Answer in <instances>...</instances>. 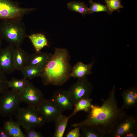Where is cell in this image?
<instances>
[{
  "mask_svg": "<svg viewBox=\"0 0 137 137\" xmlns=\"http://www.w3.org/2000/svg\"><path fill=\"white\" fill-rule=\"evenodd\" d=\"M101 106L92 104L87 118L84 121L72 124L71 126L90 128L101 136L112 135L118 124L127 116L118 107L113 85L107 98L102 99Z\"/></svg>",
  "mask_w": 137,
  "mask_h": 137,
  "instance_id": "cell-1",
  "label": "cell"
},
{
  "mask_svg": "<svg viewBox=\"0 0 137 137\" xmlns=\"http://www.w3.org/2000/svg\"><path fill=\"white\" fill-rule=\"evenodd\" d=\"M70 58L66 49L55 48L54 53L51 54L40 76L45 85L61 86L68 80L70 78L72 68Z\"/></svg>",
  "mask_w": 137,
  "mask_h": 137,
  "instance_id": "cell-2",
  "label": "cell"
},
{
  "mask_svg": "<svg viewBox=\"0 0 137 137\" xmlns=\"http://www.w3.org/2000/svg\"><path fill=\"white\" fill-rule=\"evenodd\" d=\"M25 25L21 20H2L0 37L14 47L21 46L26 37Z\"/></svg>",
  "mask_w": 137,
  "mask_h": 137,
  "instance_id": "cell-3",
  "label": "cell"
},
{
  "mask_svg": "<svg viewBox=\"0 0 137 137\" xmlns=\"http://www.w3.org/2000/svg\"><path fill=\"white\" fill-rule=\"evenodd\" d=\"M15 115L17 122L25 129L42 127L45 122L36 108H19Z\"/></svg>",
  "mask_w": 137,
  "mask_h": 137,
  "instance_id": "cell-4",
  "label": "cell"
},
{
  "mask_svg": "<svg viewBox=\"0 0 137 137\" xmlns=\"http://www.w3.org/2000/svg\"><path fill=\"white\" fill-rule=\"evenodd\" d=\"M36 10L21 7L19 3L11 0H0V19L22 20L24 16Z\"/></svg>",
  "mask_w": 137,
  "mask_h": 137,
  "instance_id": "cell-5",
  "label": "cell"
},
{
  "mask_svg": "<svg viewBox=\"0 0 137 137\" xmlns=\"http://www.w3.org/2000/svg\"><path fill=\"white\" fill-rule=\"evenodd\" d=\"M21 102L19 92L7 90L0 96V115L11 117L15 115Z\"/></svg>",
  "mask_w": 137,
  "mask_h": 137,
  "instance_id": "cell-6",
  "label": "cell"
},
{
  "mask_svg": "<svg viewBox=\"0 0 137 137\" xmlns=\"http://www.w3.org/2000/svg\"><path fill=\"white\" fill-rule=\"evenodd\" d=\"M93 86L87 76L78 79L67 90L74 106L79 100L89 98Z\"/></svg>",
  "mask_w": 137,
  "mask_h": 137,
  "instance_id": "cell-7",
  "label": "cell"
},
{
  "mask_svg": "<svg viewBox=\"0 0 137 137\" xmlns=\"http://www.w3.org/2000/svg\"><path fill=\"white\" fill-rule=\"evenodd\" d=\"M19 94L22 102L35 108L44 98L42 92L30 82Z\"/></svg>",
  "mask_w": 137,
  "mask_h": 137,
  "instance_id": "cell-8",
  "label": "cell"
},
{
  "mask_svg": "<svg viewBox=\"0 0 137 137\" xmlns=\"http://www.w3.org/2000/svg\"><path fill=\"white\" fill-rule=\"evenodd\" d=\"M36 108L45 122H54L62 113L50 99L44 98Z\"/></svg>",
  "mask_w": 137,
  "mask_h": 137,
  "instance_id": "cell-9",
  "label": "cell"
},
{
  "mask_svg": "<svg viewBox=\"0 0 137 137\" xmlns=\"http://www.w3.org/2000/svg\"><path fill=\"white\" fill-rule=\"evenodd\" d=\"M50 99L62 112L71 110L74 107L67 90H58L54 92Z\"/></svg>",
  "mask_w": 137,
  "mask_h": 137,
  "instance_id": "cell-10",
  "label": "cell"
},
{
  "mask_svg": "<svg viewBox=\"0 0 137 137\" xmlns=\"http://www.w3.org/2000/svg\"><path fill=\"white\" fill-rule=\"evenodd\" d=\"M9 45L0 49V71L4 74H11L15 70L12 63V56L14 48Z\"/></svg>",
  "mask_w": 137,
  "mask_h": 137,
  "instance_id": "cell-11",
  "label": "cell"
},
{
  "mask_svg": "<svg viewBox=\"0 0 137 137\" xmlns=\"http://www.w3.org/2000/svg\"><path fill=\"white\" fill-rule=\"evenodd\" d=\"M136 123L134 118L127 116L115 128L112 134V136L115 137L124 136L136 128Z\"/></svg>",
  "mask_w": 137,
  "mask_h": 137,
  "instance_id": "cell-12",
  "label": "cell"
},
{
  "mask_svg": "<svg viewBox=\"0 0 137 137\" xmlns=\"http://www.w3.org/2000/svg\"><path fill=\"white\" fill-rule=\"evenodd\" d=\"M29 55L21 46L15 47L12 56V63L15 70L21 71L27 66Z\"/></svg>",
  "mask_w": 137,
  "mask_h": 137,
  "instance_id": "cell-13",
  "label": "cell"
},
{
  "mask_svg": "<svg viewBox=\"0 0 137 137\" xmlns=\"http://www.w3.org/2000/svg\"><path fill=\"white\" fill-rule=\"evenodd\" d=\"M51 54L41 52L29 55L27 66H31L43 70Z\"/></svg>",
  "mask_w": 137,
  "mask_h": 137,
  "instance_id": "cell-14",
  "label": "cell"
},
{
  "mask_svg": "<svg viewBox=\"0 0 137 137\" xmlns=\"http://www.w3.org/2000/svg\"><path fill=\"white\" fill-rule=\"evenodd\" d=\"M94 61L87 64L81 62H77L73 67L70 76V77L81 78L92 73L91 70Z\"/></svg>",
  "mask_w": 137,
  "mask_h": 137,
  "instance_id": "cell-15",
  "label": "cell"
},
{
  "mask_svg": "<svg viewBox=\"0 0 137 137\" xmlns=\"http://www.w3.org/2000/svg\"><path fill=\"white\" fill-rule=\"evenodd\" d=\"M20 126L17 121H14L11 118L5 122L3 127L10 137H26V135L22 131Z\"/></svg>",
  "mask_w": 137,
  "mask_h": 137,
  "instance_id": "cell-16",
  "label": "cell"
},
{
  "mask_svg": "<svg viewBox=\"0 0 137 137\" xmlns=\"http://www.w3.org/2000/svg\"><path fill=\"white\" fill-rule=\"evenodd\" d=\"M30 40L36 52H41V49L45 46H49L48 42L45 36L40 33H35L27 35Z\"/></svg>",
  "mask_w": 137,
  "mask_h": 137,
  "instance_id": "cell-17",
  "label": "cell"
},
{
  "mask_svg": "<svg viewBox=\"0 0 137 137\" xmlns=\"http://www.w3.org/2000/svg\"><path fill=\"white\" fill-rule=\"evenodd\" d=\"M123 105L122 108L128 109L135 105L137 102V90L135 88L129 89L122 93Z\"/></svg>",
  "mask_w": 137,
  "mask_h": 137,
  "instance_id": "cell-18",
  "label": "cell"
},
{
  "mask_svg": "<svg viewBox=\"0 0 137 137\" xmlns=\"http://www.w3.org/2000/svg\"><path fill=\"white\" fill-rule=\"evenodd\" d=\"M69 116L61 114L54 121L55 129L54 134L55 137H62L67 124Z\"/></svg>",
  "mask_w": 137,
  "mask_h": 137,
  "instance_id": "cell-19",
  "label": "cell"
},
{
  "mask_svg": "<svg viewBox=\"0 0 137 137\" xmlns=\"http://www.w3.org/2000/svg\"><path fill=\"white\" fill-rule=\"evenodd\" d=\"M92 99L89 98L82 99L77 102L74 105V108L72 113L69 116L70 118L77 112L81 111L88 112L90 109Z\"/></svg>",
  "mask_w": 137,
  "mask_h": 137,
  "instance_id": "cell-20",
  "label": "cell"
},
{
  "mask_svg": "<svg viewBox=\"0 0 137 137\" xmlns=\"http://www.w3.org/2000/svg\"><path fill=\"white\" fill-rule=\"evenodd\" d=\"M29 82L28 79L23 77L20 79L12 78L10 80H8V87L19 92L23 90Z\"/></svg>",
  "mask_w": 137,
  "mask_h": 137,
  "instance_id": "cell-21",
  "label": "cell"
},
{
  "mask_svg": "<svg viewBox=\"0 0 137 137\" xmlns=\"http://www.w3.org/2000/svg\"><path fill=\"white\" fill-rule=\"evenodd\" d=\"M67 7L71 11L78 12L83 16L91 13L89 8L82 2H70L67 4Z\"/></svg>",
  "mask_w": 137,
  "mask_h": 137,
  "instance_id": "cell-22",
  "label": "cell"
},
{
  "mask_svg": "<svg viewBox=\"0 0 137 137\" xmlns=\"http://www.w3.org/2000/svg\"><path fill=\"white\" fill-rule=\"evenodd\" d=\"M43 70L31 66H27L21 71L23 77L31 79L38 77H40Z\"/></svg>",
  "mask_w": 137,
  "mask_h": 137,
  "instance_id": "cell-23",
  "label": "cell"
},
{
  "mask_svg": "<svg viewBox=\"0 0 137 137\" xmlns=\"http://www.w3.org/2000/svg\"><path fill=\"white\" fill-rule=\"evenodd\" d=\"M108 11V14H111L114 11L119 12V9L123 7L120 0H104Z\"/></svg>",
  "mask_w": 137,
  "mask_h": 137,
  "instance_id": "cell-24",
  "label": "cell"
},
{
  "mask_svg": "<svg viewBox=\"0 0 137 137\" xmlns=\"http://www.w3.org/2000/svg\"><path fill=\"white\" fill-rule=\"evenodd\" d=\"M89 2L90 4L89 9L91 13L101 12H106L108 13V11L106 5L94 2L92 0H89Z\"/></svg>",
  "mask_w": 137,
  "mask_h": 137,
  "instance_id": "cell-25",
  "label": "cell"
},
{
  "mask_svg": "<svg viewBox=\"0 0 137 137\" xmlns=\"http://www.w3.org/2000/svg\"><path fill=\"white\" fill-rule=\"evenodd\" d=\"M81 133V136L84 137H98L101 136L100 135L92 129L87 127L80 128Z\"/></svg>",
  "mask_w": 137,
  "mask_h": 137,
  "instance_id": "cell-26",
  "label": "cell"
},
{
  "mask_svg": "<svg viewBox=\"0 0 137 137\" xmlns=\"http://www.w3.org/2000/svg\"><path fill=\"white\" fill-rule=\"evenodd\" d=\"M8 81L5 74L0 71V96L9 88Z\"/></svg>",
  "mask_w": 137,
  "mask_h": 137,
  "instance_id": "cell-27",
  "label": "cell"
},
{
  "mask_svg": "<svg viewBox=\"0 0 137 137\" xmlns=\"http://www.w3.org/2000/svg\"><path fill=\"white\" fill-rule=\"evenodd\" d=\"M26 137H42L43 135L41 133L33 129L30 128L25 129Z\"/></svg>",
  "mask_w": 137,
  "mask_h": 137,
  "instance_id": "cell-28",
  "label": "cell"
},
{
  "mask_svg": "<svg viewBox=\"0 0 137 137\" xmlns=\"http://www.w3.org/2000/svg\"><path fill=\"white\" fill-rule=\"evenodd\" d=\"M80 128L76 126L69 131L66 135V137H80L81 136L80 133Z\"/></svg>",
  "mask_w": 137,
  "mask_h": 137,
  "instance_id": "cell-29",
  "label": "cell"
},
{
  "mask_svg": "<svg viewBox=\"0 0 137 137\" xmlns=\"http://www.w3.org/2000/svg\"><path fill=\"white\" fill-rule=\"evenodd\" d=\"M0 137H10L8 134L3 127L0 128Z\"/></svg>",
  "mask_w": 137,
  "mask_h": 137,
  "instance_id": "cell-30",
  "label": "cell"
},
{
  "mask_svg": "<svg viewBox=\"0 0 137 137\" xmlns=\"http://www.w3.org/2000/svg\"><path fill=\"white\" fill-rule=\"evenodd\" d=\"M124 136L125 137H136V132L133 130L128 133Z\"/></svg>",
  "mask_w": 137,
  "mask_h": 137,
  "instance_id": "cell-31",
  "label": "cell"
},
{
  "mask_svg": "<svg viewBox=\"0 0 137 137\" xmlns=\"http://www.w3.org/2000/svg\"><path fill=\"white\" fill-rule=\"evenodd\" d=\"M2 39H1V38L0 37V49L2 48L1 46H2Z\"/></svg>",
  "mask_w": 137,
  "mask_h": 137,
  "instance_id": "cell-32",
  "label": "cell"
}]
</instances>
